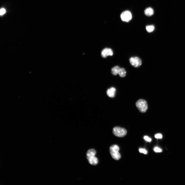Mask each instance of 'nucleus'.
<instances>
[{
	"label": "nucleus",
	"mask_w": 185,
	"mask_h": 185,
	"mask_svg": "<svg viewBox=\"0 0 185 185\" xmlns=\"http://www.w3.org/2000/svg\"><path fill=\"white\" fill-rule=\"evenodd\" d=\"M96 152L95 149H92L87 152V157L89 163L92 165H96L98 163V160L95 157Z\"/></svg>",
	"instance_id": "nucleus-1"
},
{
	"label": "nucleus",
	"mask_w": 185,
	"mask_h": 185,
	"mask_svg": "<svg viewBox=\"0 0 185 185\" xmlns=\"http://www.w3.org/2000/svg\"><path fill=\"white\" fill-rule=\"evenodd\" d=\"M120 148L118 146L116 145H113L110 147V151L112 157L116 160L120 159L121 155L119 152Z\"/></svg>",
	"instance_id": "nucleus-2"
},
{
	"label": "nucleus",
	"mask_w": 185,
	"mask_h": 185,
	"mask_svg": "<svg viewBox=\"0 0 185 185\" xmlns=\"http://www.w3.org/2000/svg\"><path fill=\"white\" fill-rule=\"evenodd\" d=\"M136 105L140 111L143 113L147 111L148 108L147 103L144 100H139L136 102Z\"/></svg>",
	"instance_id": "nucleus-3"
},
{
	"label": "nucleus",
	"mask_w": 185,
	"mask_h": 185,
	"mask_svg": "<svg viewBox=\"0 0 185 185\" xmlns=\"http://www.w3.org/2000/svg\"><path fill=\"white\" fill-rule=\"evenodd\" d=\"M113 132L114 135L117 137H124L126 135L127 131L124 128L116 127L113 129Z\"/></svg>",
	"instance_id": "nucleus-4"
},
{
	"label": "nucleus",
	"mask_w": 185,
	"mask_h": 185,
	"mask_svg": "<svg viewBox=\"0 0 185 185\" xmlns=\"http://www.w3.org/2000/svg\"><path fill=\"white\" fill-rule=\"evenodd\" d=\"M129 61L131 65L135 68L139 67L142 64L141 60L138 57H132L130 58Z\"/></svg>",
	"instance_id": "nucleus-5"
},
{
	"label": "nucleus",
	"mask_w": 185,
	"mask_h": 185,
	"mask_svg": "<svg viewBox=\"0 0 185 185\" xmlns=\"http://www.w3.org/2000/svg\"><path fill=\"white\" fill-rule=\"evenodd\" d=\"M121 18L123 21L128 22L131 20L132 15L129 11H125L122 13L121 15Z\"/></svg>",
	"instance_id": "nucleus-6"
},
{
	"label": "nucleus",
	"mask_w": 185,
	"mask_h": 185,
	"mask_svg": "<svg viewBox=\"0 0 185 185\" xmlns=\"http://www.w3.org/2000/svg\"><path fill=\"white\" fill-rule=\"evenodd\" d=\"M113 55L112 50L110 48L104 49L102 51L101 53V56L104 58H105L108 56H112Z\"/></svg>",
	"instance_id": "nucleus-7"
},
{
	"label": "nucleus",
	"mask_w": 185,
	"mask_h": 185,
	"mask_svg": "<svg viewBox=\"0 0 185 185\" xmlns=\"http://www.w3.org/2000/svg\"><path fill=\"white\" fill-rule=\"evenodd\" d=\"M115 92L116 89L115 88L111 87L107 90V95L110 98H113L115 96Z\"/></svg>",
	"instance_id": "nucleus-8"
},
{
	"label": "nucleus",
	"mask_w": 185,
	"mask_h": 185,
	"mask_svg": "<svg viewBox=\"0 0 185 185\" xmlns=\"http://www.w3.org/2000/svg\"><path fill=\"white\" fill-rule=\"evenodd\" d=\"M145 15L148 16H150L154 14L153 9L152 8L149 7L146 9L144 11Z\"/></svg>",
	"instance_id": "nucleus-9"
},
{
	"label": "nucleus",
	"mask_w": 185,
	"mask_h": 185,
	"mask_svg": "<svg viewBox=\"0 0 185 185\" xmlns=\"http://www.w3.org/2000/svg\"><path fill=\"white\" fill-rule=\"evenodd\" d=\"M121 68L118 66H116L112 68L111 72L113 75H116L118 74Z\"/></svg>",
	"instance_id": "nucleus-10"
},
{
	"label": "nucleus",
	"mask_w": 185,
	"mask_h": 185,
	"mask_svg": "<svg viewBox=\"0 0 185 185\" xmlns=\"http://www.w3.org/2000/svg\"><path fill=\"white\" fill-rule=\"evenodd\" d=\"M126 72L124 68H121L118 74L120 77H124L126 76Z\"/></svg>",
	"instance_id": "nucleus-11"
},
{
	"label": "nucleus",
	"mask_w": 185,
	"mask_h": 185,
	"mask_svg": "<svg viewBox=\"0 0 185 185\" xmlns=\"http://www.w3.org/2000/svg\"><path fill=\"white\" fill-rule=\"evenodd\" d=\"M146 30L148 32H151L154 30L155 27L153 25H148L146 27Z\"/></svg>",
	"instance_id": "nucleus-12"
},
{
	"label": "nucleus",
	"mask_w": 185,
	"mask_h": 185,
	"mask_svg": "<svg viewBox=\"0 0 185 185\" xmlns=\"http://www.w3.org/2000/svg\"><path fill=\"white\" fill-rule=\"evenodd\" d=\"M139 151L140 153H144L145 154H147V152L145 149L140 148L139 149Z\"/></svg>",
	"instance_id": "nucleus-13"
},
{
	"label": "nucleus",
	"mask_w": 185,
	"mask_h": 185,
	"mask_svg": "<svg viewBox=\"0 0 185 185\" xmlns=\"http://www.w3.org/2000/svg\"><path fill=\"white\" fill-rule=\"evenodd\" d=\"M154 151L156 152H160L162 151L161 149L157 147L154 148Z\"/></svg>",
	"instance_id": "nucleus-14"
},
{
	"label": "nucleus",
	"mask_w": 185,
	"mask_h": 185,
	"mask_svg": "<svg viewBox=\"0 0 185 185\" xmlns=\"http://www.w3.org/2000/svg\"><path fill=\"white\" fill-rule=\"evenodd\" d=\"M144 138L146 141L148 142H150L152 140L151 139V138H149L147 136H145L144 137Z\"/></svg>",
	"instance_id": "nucleus-15"
},
{
	"label": "nucleus",
	"mask_w": 185,
	"mask_h": 185,
	"mask_svg": "<svg viewBox=\"0 0 185 185\" xmlns=\"http://www.w3.org/2000/svg\"><path fill=\"white\" fill-rule=\"evenodd\" d=\"M163 137V136L161 134H157L155 135V137L157 139H161Z\"/></svg>",
	"instance_id": "nucleus-16"
},
{
	"label": "nucleus",
	"mask_w": 185,
	"mask_h": 185,
	"mask_svg": "<svg viewBox=\"0 0 185 185\" xmlns=\"http://www.w3.org/2000/svg\"><path fill=\"white\" fill-rule=\"evenodd\" d=\"M6 10L4 8L1 9L0 10V14L1 15H2L5 13Z\"/></svg>",
	"instance_id": "nucleus-17"
}]
</instances>
